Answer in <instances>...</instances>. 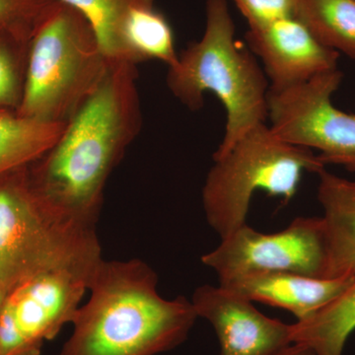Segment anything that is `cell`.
<instances>
[{"label": "cell", "instance_id": "obj_1", "mask_svg": "<svg viewBox=\"0 0 355 355\" xmlns=\"http://www.w3.org/2000/svg\"><path fill=\"white\" fill-rule=\"evenodd\" d=\"M58 141L27 165L33 193L65 221L96 229L105 186L142 127L137 65L109 62Z\"/></svg>", "mask_w": 355, "mask_h": 355}, {"label": "cell", "instance_id": "obj_2", "mask_svg": "<svg viewBox=\"0 0 355 355\" xmlns=\"http://www.w3.org/2000/svg\"><path fill=\"white\" fill-rule=\"evenodd\" d=\"M158 277L140 260H102L60 355H157L188 338L198 319L184 296L165 299Z\"/></svg>", "mask_w": 355, "mask_h": 355}, {"label": "cell", "instance_id": "obj_3", "mask_svg": "<svg viewBox=\"0 0 355 355\" xmlns=\"http://www.w3.org/2000/svg\"><path fill=\"white\" fill-rule=\"evenodd\" d=\"M166 83L191 111L202 108L207 93H214L223 105L225 130L214 158L227 153L268 119L270 83L258 58L236 41L228 0H207L202 37L168 67Z\"/></svg>", "mask_w": 355, "mask_h": 355}, {"label": "cell", "instance_id": "obj_4", "mask_svg": "<svg viewBox=\"0 0 355 355\" xmlns=\"http://www.w3.org/2000/svg\"><path fill=\"white\" fill-rule=\"evenodd\" d=\"M109 64L86 18L58 2L30 40L24 95L16 114L67 123L101 83Z\"/></svg>", "mask_w": 355, "mask_h": 355}, {"label": "cell", "instance_id": "obj_5", "mask_svg": "<svg viewBox=\"0 0 355 355\" xmlns=\"http://www.w3.org/2000/svg\"><path fill=\"white\" fill-rule=\"evenodd\" d=\"M324 168L326 164L314 151L292 146L261 123L227 153L214 158L202 193L207 223L225 239L247 224L256 191L291 200L303 175L317 174Z\"/></svg>", "mask_w": 355, "mask_h": 355}, {"label": "cell", "instance_id": "obj_6", "mask_svg": "<svg viewBox=\"0 0 355 355\" xmlns=\"http://www.w3.org/2000/svg\"><path fill=\"white\" fill-rule=\"evenodd\" d=\"M26 168L0 176V287L7 294L39 273L103 259L96 229L46 209L33 193Z\"/></svg>", "mask_w": 355, "mask_h": 355}, {"label": "cell", "instance_id": "obj_7", "mask_svg": "<svg viewBox=\"0 0 355 355\" xmlns=\"http://www.w3.org/2000/svg\"><path fill=\"white\" fill-rule=\"evenodd\" d=\"M343 73L336 69L294 87L268 92L270 128L292 146L317 150L324 164L355 171V114L336 108Z\"/></svg>", "mask_w": 355, "mask_h": 355}, {"label": "cell", "instance_id": "obj_8", "mask_svg": "<svg viewBox=\"0 0 355 355\" xmlns=\"http://www.w3.org/2000/svg\"><path fill=\"white\" fill-rule=\"evenodd\" d=\"M219 284L265 275L293 272L326 277L328 249L322 217H297L279 232L265 234L245 224L202 257Z\"/></svg>", "mask_w": 355, "mask_h": 355}, {"label": "cell", "instance_id": "obj_9", "mask_svg": "<svg viewBox=\"0 0 355 355\" xmlns=\"http://www.w3.org/2000/svg\"><path fill=\"white\" fill-rule=\"evenodd\" d=\"M101 261L39 273L8 294L3 309L28 342L42 350L46 340L72 324Z\"/></svg>", "mask_w": 355, "mask_h": 355}, {"label": "cell", "instance_id": "obj_10", "mask_svg": "<svg viewBox=\"0 0 355 355\" xmlns=\"http://www.w3.org/2000/svg\"><path fill=\"white\" fill-rule=\"evenodd\" d=\"M191 301L216 331L219 355H277L292 345V324L266 316L238 292L205 284Z\"/></svg>", "mask_w": 355, "mask_h": 355}, {"label": "cell", "instance_id": "obj_11", "mask_svg": "<svg viewBox=\"0 0 355 355\" xmlns=\"http://www.w3.org/2000/svg\"><path fill=\"white\" fill-rule=\"evenodd\" d=\"M246 39L250 51L261 60L273 92L338 69L340 53L320 43L295 17L249 30Z\"/></svg>", "mask_w": 355, "mask_h": 355}, {"label": "cell", "instance_id": "obj_12", "mask_svg": "<svg viewBox=\"0 0 355 355\" xmlns=\"http://www.w3.org/2000/svg\"><path fill=\"white\" fill-rule=\"evenodd\" d=\"M352 277H313L293 272L265 273L219 284L251 301L265 303L292 313L304 321L327 305L354 282Z\"/></svg>", "mask_w": 355, "mask_h": 355}, {"label": "cell", "instance_id": "obj_13", "mask_svg": "<svg viewBox=\"0 0 355 355\" xmlns=\"http://www.w3.org/2000/svg\"><path fill=\"white\" fill-rule=\"evenodd\" d=\"M316 175L328 249L326 277H352L355 275V181L336 176L326 168Z\"/></svg>", "mask_w": 355, "mask_h": 355}, {"label": "cell", "instance_id": "obj_14", "mask_svg": "<svg viewBox=\"0 0 355 355\" xmlns=\"http://www.w3.org/2000/svg\"><path fill=\"white\" fill-rule=\"evenodd\" d=\"M292 327V343L307 347L314 355H343L355 331V279L330 304Z\"/></svg>", "mask_w": 355, "mask_h": 355}, {"label": "cell", "instance_id": "obj_15", "mask_svg": "<svg viewBox=\"0 0 355 355\" xmlns=\"http://www.w3.org/2000/svg\"><path fill=\"white\" fill-rule=\"evenodd\" d=\"M67 123H44L0 110V176L29 165L51 148Z\"/></svg>", "mask_w": 355, "mask_h": 355}, {"label": "cell", "instance_id": "obj_16", "mask_svg": "<svg viewBox=\"0 0 355 355\" xmlns=\"http://www.w3.org/2000/svg\"><path fill=\"white\" fill-rule=\"evenodd\" d=\"M295 18L323 46L355 60V0H296Z\"/></svg>", "mask_w": 355, "mask_h": 355}, {"label": "cell", "instance_id": "obj_17", "mask_svg": "<svg viewBox=\"0 0 355 355\" xmlns=\"http://www.w3.org/2000/svg\"><path fill=\"white\" fill-rule=\"evenodd\" d=\"M77 9L94 32L109 62H123V36L130 14L154 0H60Z\"/></svg>", "mask_w": 355, "mask_h": 355}, {"label": "cell", "instance_id": "obj_18", "mask_svg": "<svg viewBox=\"0 0 355 355\" xmlns=\"http://www.w3.org/2000/svg\"><path fill=\"white\" fill-rule=\"evenodd\" d=\"M30 40L0 27V110L17 112L24 95Z\"/></svg>", "mask_w": 355, "mask_h": 355}, {"label": "cell", "instance_id": "obj_19", "mask_svg": "<svg viewBox=\"0 0 355 355\" xmlns=\"http://www.w3.org/2000/svg\"><path fill=\"white\" fill-rule=\"evenodd\" d=\"M60 0H0V27L31 40Z\"/></svg>", "mask_w": 355, "mask_h": 355}, {"label": "cell", "instance_id": "obj_20", "mask_svg": "<svg viewBox=\"0 0 355 355\" xmlns=\"http://www.w3.org/2000/svg\"><path fill=\"white\" fill-rule=\"evenodd\" d=\"M246 19L249 30L295 17L296 0H231Z\"/></svg>", "mask_w": 355, "mask_h": 355}, {"label": "cell", "instance_id": "obj_21", "mask_svg": "<svg viewBox=\"0 0 355 355\" xmlns=\"http://www.w3.org/2000/svg\"><path fill=\"white\" fill-rule=\"evenodd\" d=\"M41 352L26 340L16 328L10 315L2 309L0 314V355H40Z\"/></svg>", "mask_w": 355, "mask_h": 355}, {"label": "cell", "instance_id": "obj_22", "mask_svg": "<svg viewBox=\"0 0 355 355\" xmlns=\"http://www.w3.org/2000/svg\"><path fill=\"white\" fill-rule=\"evenodd\" d=\"M277 355H314L312 352L303 345H297V343H292L287 347L286 349L282 350Z\"/></svg>", "mask_w": 355, "mask_h": 355}, {"label": "cell", "instance_id": "obj_23", "mask_svg": "<svg viewBox=\"0 0 355 355\" xmlns=\"http://www.w3.org/2000/svg\"><path fill=\"white\" fill-rule=\"evenodd\" d=\"M7 296H8V294L0 287V314H1L2 309H3L4 304H6Z\"/></svg>", "mask_w": 355, "mask_h": 355}]
</instances>
